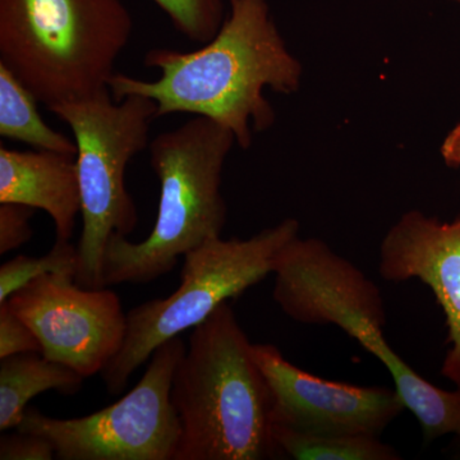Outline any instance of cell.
Returning a JSON list of instances; mask_svg holds the SVG:
<instances>
[{
	"label": "cell",
	"instance_id": "2e32d148",
	"mask_svg": "<svg viewBox=\"0 0 460 460\" xmlns=\"http://www.w3.org/2000/svg\"><path fill=\"white\" fill-rule=\"evenodd\" d=\"M77 266V247L71 242L56 241L53 248L45 256L18 255L3 263L0 268V305L7 302L13 293L41 275L66 272L75 277Z\"/></svg>",
	"mask_w": 460,
	"mask_h": 460
},
{
	"label": "cell",
	"instance_id": "ffe728a7",
	"mask_svg": "<svg viewBox=\"0 0 460 460\" xmlns=\"http://www.w3.org/2000/svg\"><path fill=\"white\" fill-rule=\"evenodd\" d=\"M56 458L54 445L40 435L18 431L0 438V460H51Z\"/></svg>",
	"mask_w": 460,
	"mask_h": 460
},
{
	"label": "cell",
	"instance_id": "277c9868",
	"mask_svg": "<svg viewBox=\"0 0 460 460\" xmlns=\"http://www.w3.org/2000/svg\"><path fill=\"white\" fill-rule=\"evenodd\" d=\"M234 144L229 129L199 115L151 141L150 163L160 184L155 226L138 243L111 235L102 263L105 288L151 283L172 271L180 257L222 237L223 169Z\"/></svg>",
	"mask_w": 460,
	"mask_h": 460
},
{
	"label": "cell",
	"instance_id": "e0dca14e",
	"mask_svg": "<svg viewBox=\"0 0 460 460\" xmlns=\"http://www.w3.org/2000/svg\"><path fill=\"white\" fill-rule=\"evenodd\" d=\"M171 18L178 32L190 40L206 44L226 21L224 0H154Z\"/></svg>",
	"mask_w": 460,
	"mask_h": 460
},
{
	"label": "cell",
	"instance_id": "3957f363",
	"mask_svg": "<svg viewBox=\"0 0 460 460\" xmlns=\"http://www.w3.org/2000/svg\"><path fill=\"white\" fill-rule=\"evenodd\" d=\"M272 296L287 316L305 325H335L383 362L405 410L419 420L426 441L460 438V389L435 386L386 343L385 304L376 284L323 241L296 237L275 268Z\"/></svg>",
	"mask_w": 460,
	"mask_h": 460
},
{
	"label": "cell",
	"instance_id": "5b68a950",
	"mask_svg": "<svg viewBox=\"0 0 460 460\" xmlns=\"http://www.w3.org/2000/svg\"><path fill=\"white\" fill-rule=\"evenodd\" d=\"M132 30L123 0H0V63L49 109L108 89Z\"/></svg>",
	"mask_w": 460,
	"mask_h": 460
},
{
	"label": "cell",
	"instance_id": "4fadbf2b",
	"mask_svg": "<svg viewBox=\"0 0 460 460\" xmlns=\"http://www.w3.org/2000/svg\"><path fill=\"white\" fill-rule=\"evenodd\" d=\"M84 377L65 363L51 361L40 352L14 354L0 359V431L16 429L33 396L48 390L75 395Z\"/></svg>",
	"mask_w": 460,
	"mask_h": 460
},
{
	"label": "cell",
	"instance_id": "ac0fdd59",
	"mask_svg": "<svg viewBox=\"0 0 460 460\" xmlns=\"http://www.w3.org/2000/svg\"><path fill=\"white\" fill-rule=\"evenodd\" d=\"M30 352L41 353L40 341L25 321L4 302L0 305V359Z\"/></svg>",
	"mask_w": 460,
	"mask_h": 460
},
{
	"label": "cell",
	"instance_id": "8fae6325",
	"mask_svg": "<svg viewBox=\"0 0 460 460\" xmlns=\"http://www.w3.org/2000/svg\"><path fill=\"white\" fill-rule=\"evenodd\" d=\"M378 272L390 283L419 279L432 290L450 345L441 375L460 389V217L443 223L420 210L402 214L381 242Z\"/></svg>",
	"mask_w": 460,
	"mask_h": 460
},
{
	"label": "cell",
	"instance_id": "603a6c76",
	"mask_svg": "<svg viewBox=\"0 0 460 460\" xmlns=\"http://www.w3.org/2000/svg\"><path fill=\"white\" fill-rule=\"evenodd\" d=\"M454 2H458V3H460V0H454Z\"/></svg>",
	"mask_w": 460,
	"mask_h": 460
},
{
	"label": "cell",
	"instance_id": "30bf717a",
	"mask_svg": "<svg viewBox=\"0 0 460 460\" xmlns=\"http://www.w3.org/2000/svg\"><path fill=\"white\" fill-rule=\"evenodd\" d=\"M271 393L272 425L319 436H376L405 410L396 390L337 383L308 374L272 344H253Z\"/></svg>",
	"mask_w": 460,
	"mask_h": 460
},
{
	"label": "cell",
	"instance_id": "7a4b0ae2",
	"mask_svg": "<svg viewBox=\"0 0 460 460\" xmlns=\"http://www.w3.org/2000/svg\"><path fill=\"white\" fill-rule=\"evenodd\" d=\"M172 402L181 428L174 460L281 458L270 389L228 302L192 329Z\"/></svg>",
	"mask_w": 460,
	"mask_h": 460
},
{
	"label": "cell",
	"instance_id": "44dd1931",
	"mask_svg": "<svg viewBox=\"0 0 460 460\" xmlns=\"http://www.w3.org/2000/svg\"><path fill=\"white\" fill-rule=\"evenodd\" d=\"M440 151L445 164L449 168H460V123L445 137Z\"/></svg>",
	"mask_w": 460,
	"mask_h": 460
},
{
	"label": "cell",
	"instance_id": "6da1fadb",
	"mask_svg": "<svg viewBox=\"0 0 460 460\" xmlns=\"http://www.w3.org/2000/svg\"><path fill=\"white\" fill-rule=\"evenodd\" d=\"M145 66L159 69V80L114 74L108 87L115 102L141 95L156 102L157 118L174 113L208 118L229 129L242 148H250L253 133L275 122L263 91L292 95L304 75L268 0H230L229 16L201 49L150 50Z\"/></svg>",
	"mask_w": 460,
	"mask_h": 460
},
{
	"label": "cell",
	"instance_id": "ba28073f",
	"mask_svg": "<svg viewBox=\"0 0 460 460\" xmlns=\"http://www.w3.org/2000/svg\"><path fill=\"white\" fill-rule=\"evenodd\" d=\"M186 348L180 337L160 345L140 383L111 407L69 420L27 407L16 429L48 438L60 460H174L181 428L172 385Z\"/></svg>",
	"mask_w": 460,
	"mask_h": 460
},
{
	"label": "cell",
	"instance_id": "7402d4cb",
	"mask_svg": "<svg viewBox=\"0 0 460 460\" xmlns=\"http://www.w3.org/2000/svg\"><path fill=\"white\" fill-rule=\"evenodd\" d=\"M458 443L460 445V440H458ZM456 458H460V447L458 452L456 453Z\"/></svg>",
	"mask_w": 460,
	"mask_h": 460
},
{
	"label": "cell",
	"instance_id": "9c48e42d",
	"mask_svg": "<svg viewBox=\"0 0 460 460\" xmlns=\"http://www.w3.org/2000/svg\"><path fill=\"white\" fill-rule=\"evenodd\" d=\"M7 304L35 332L42 356L84 378L102 374L127 332L120 298L107 288L78 286L74 274H45L9 296Z\"/></svg>",
	"mask_w": 460,
	"mask_h": 460
},
{
	"label": "cell",
	"instance_id": "9a60e30c",
	"mask_svg": "<svg viewBox=\"0 0 460 460\" xmlns=\"http://www.w3.org/2000/svg\"><path fill=\"white\" fill-rule=\"evenodd\" d=\"M281 458L296 460H399L402 456L376 436H319L272 425Z\"/></svg>",
	"mask_w": 460,
	"mask_h": 460
},
{
	"label": "cell",
	"instance_id": "5bb4252c",
	"mask_svg": "<svg viewBox=\"0 0 460 460\" xmlns=\"http://www.w3.org/2000/svg\"><path fill=\"white\" fill-rule=\"evenodd\" d=\"M38 102L31 91L0 63V136L36 150L75 155V142L42 120Z\"/></svg>",
	"mask_w": 460,
	"mask_h": 460
},
{
	"label": "cell",
	"instance_id": "8992f818",
	"mask_svg": "<svg viewBox=\"0 0 460 460\" xmlns=\"http://www.w3.org/2000/svg\"><path fill=\"white\" fill-rule=\"evenodd\" d=\"M49 111L71 127L77 145L84 228L75 280L87 289H100L105 288L102 263L109 239L113 234L128 237L137 226L124 172L132 157L148 146L157 104L141 95L117 102L108 87Z\"/></svg>",
	"mask_w": 460,
	"mask_h": 460
},
{
	"label": "cell",
	"instance_id": "52a82bcc",
	"mask_svg": "<svg viewBox=\"0 0 460 460\" xmlns=\"http://www.w3.org/2000/svg\"><path fill=\"white\" fill-rule=\"evenodd\" d=\"M298 233V222L286 219L248 239H208L187 253L178 289L127 314L122 348L102 372L109 394H120L133 372L160 345L196 328L219 305L274 272L284 248Z\"/></svg>",
	"mask_w": 460,
	"mask_h": 460
},
{
	"label": "cell",
	"instance_id": "7c38bea8",
	"mask_svg": "<svg viewBox=\"0 0 460 460\" xmlns=\"http://www.w3.org/2000/svg\"><path fill=\"white\" fill-rule=\"evenodd\" d=\"M40 208L56 226V241L69 242L81 213L75 155L54 151H17L0 147V204Z\"/></svg>",
	"mask_w": 460,
	"mask_h": 460
},
{
	"label": "cell",
	"instance_id": "d6986e66",
	"mask_svg": "<svg viewBox=\"0 0 460 460\" xmlns=\"http://www.w3.org/2000/svg\"><path fill=\"white\" fill-rule=\"evenodd\" d=\"M35 208L21 204H0V255L17 250L32 237Z\"/></svg>",
	"mask_w": 460,
	"mask_h": 460
}]
</instances>
